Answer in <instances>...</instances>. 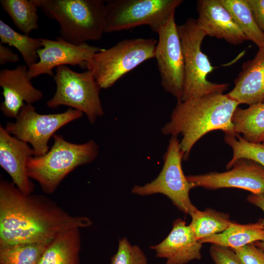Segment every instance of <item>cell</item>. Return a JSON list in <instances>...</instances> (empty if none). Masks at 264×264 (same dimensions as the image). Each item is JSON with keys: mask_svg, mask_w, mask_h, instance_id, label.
Masks as SVG:
<instances>
[{"mask_svg": "<svg viewBox=\"0 0 264 264\" xmlns=\"http://www.w3.org/2000/svg\"><path fill=\"white\" fill-rule=\"evenodd\" d=\"M28 73V67L26 65L0 70V86L4 100L0 109L6 117L16 118L24 102L32 104L43 97L42 92L32 85Z\"/></svg>", "mask_w": 264, "mask_h": 264, "instance_id": "obj_14", "label": "cell"}, {"mask_svg": "<svg viewBox=\"0 0 264 264\" xmlns=\"http://www.w3.org/2000/svg\"><path fill=\"white\" fill-rule=\"evenodd\" d=\"M201 247L189 225L178 219L167 237L150 248L155 252L156 257L166 259V264H186L201 259Z\"/></svg>", "mask_w": 264, "mask_h": 264, "instance_id": "obj_17", "label": "cell"}, {"mask_svg": "<svg viewBox=\"0 0 264 264\" xmlns=\"http://www.w3.org/2000/svg\"><path fill=\"white\" fill-rule=\"evenodd\" d=\"M80 228L68 229L47 245L38 264H79Z\"/></svg>", "mask_w": 264, "mask_h": 264, "instance_id": "obj_19", "label": "cell"}, {"mask_svg": "<svg viewBox=\"0 0 264 264\" xmlns=\"http://www.w3.org/2000/svg\"><path fill=\"white\" fill-rule=\"evenodd\" d=\"M234 83L227 94L239 104L264 103V47L259 48L252 59L242 64Z\"/></svg>", "mask_w": 264, "mask_h": 264, "instance_id": "obj_18", "label": "cell"}, {"mask_svg": "<svg viewBox=\"0 0 264 264\" xmlns=\"http://www.w3.org/2000/svg\"><path fill=\"white\" fill-rule=\"evenodd\" d=\"M197 11V24L207 36L223 39L233 45H239L247 41L220 0H199Z\"/></svg>", "mask_w": 264, "mask_h": 264, "instance_id": "obj_16", "label": "cell"}, {"mask_svg": "<svg viewBox=\"0 0 264 264\" xmlns=\"http://www.w3.org/2000/svg\"><path fill=\"white\" fill-rule=\"evenodd\" d=\"M246 200L250 203L260 208L264 213V196L251 194L247 197ZM260 220L264 226V218Z\"/></svg>", "mask_w": 264, "mask_h": 264, "instance_id": "obj_33", "label": "cell"}, {"mask_svg": "<svg viewBox=\"0 0 264 264\" xmlns=\"http://www.w3.org/2000/svg\"><path fill=\"white\" fill-rule=\"evenodd\" d=\"M224 139L233 151L232 157L226 166L227 169L241 158L254 160L264 166V147L261 143L249 142L237 133L225 134Z\"/></svg>", "mask_w": 264, "mask_h": 264, "instance_id": "obj_27", "label": "cell"}, {"mask_svg": "<svg viewBox=\"0 0 264 264\" xmlns=\"http://www.w3.org/2000/svg\"><path fill=\"white\" fill-rule=\"evenodd\" d=\"M191 216L189 226L198 241L224 231L232 222L228 214L209 208L197 209Z\"/></svg>", "mask_w": 264, "mask_h": 264, "instance_id": "obj_23", "label": "cell"}, {"mask_svg": "<svg viewBox=\"0 0 264 264\" xmlns=\"http://www.w3.org/2000/svg\"><path fill=\"white\" fill-rule=\"evenodd\" d=\"M209 251L214 264H243L231 248L212 244Z\"/></svg>", "mask_w": 264, "mask_h": 264, "instance_id": "obj_29", "label": "cell"}, {"mask_svg": "<svg viewBox=\"0 0 264 264\" xmlns=\"http://www.w3.org/2000/svg\"><path fill=\"white\" fill-rule=\"evenodd\" d=\"M83 115L82 112L70 108L62 113L40 114L32 104H25L16 121L7 122L5 129L11 135L30 143L34 156H41L49 151L48 142L57 131Z\"/></svg>", "mask_w": 264, "mask_h": 264, "instance_id": "obj_10", "label": "cell"}, {"mask_svg": "<svg viewBox=\"0 0 264 264\" xmlns=\"http://www.w3.org/2000/svg\"><path fill=\"white\" fill-rule=\"evenodd\" d=\"M240 104L226 94L213 93L186 100H177L170 120L161 129L164 135L181 134L179 147L187 160L195 144L206 133L221 130L236 133L232 121Z\"/></svg>", "mask_w": 264, "mask_h": 264, "instance_id": "obj_2", "label": "cell"}, {"mask_svg": "<svg viewBox=\"0 0 264 264\" xmlns=\"http://www.w3.org/2000/svg\"><path fill=\"white\" fill-rule=\"evenodd\" d=\"M110 264H148V261L138 246L132 245L123 238L119 241L117 251L111 257Z\"/></svg>", "mask_w": 264, "mask_h": 264, "instance_id": "obj_28", "label": "cell"}, {"mask_svg": "<svg viewBox=\"0 0 264 264\" xmlns=\"http://www.w3.org/2000/svg\"><path fill=\"white\" fill-rule=\"evenodd\" d=\"M175 12L157 32L154 58L165 91L180 100L184 83V61L182 45L175 22Z\"/></svg>", "mask_w": 264, "mask_h": 264, "instance_id": "obj_11", "label": "cell"}, {"mask_svg": "<svg viewBox=\"0 0 264 264\" xmlns=\"http://www.w3.org/2000/svg\"><path fill=\"white\" fill-rule=\"evenodd\" d=\"M53 137L54 144L50 150L43 155L30 157L27 163L29 177L37 181L48 194L54 192L75 168L95 160L99 151L98 145L93 140L75 144L61 135L55 134Z\"/></svg>", "mask_w": 264, "mask_h": 264, "instance_id": "obj_4", "label": "cell"}, {"mask_svg": "<svg viewBox=\"0 0 264 264\" xmlns=\"http://www.w3.org/2000/svg\"><path fill=\"white\" fill-rule=\"evenodd\" d=\"M247 40L258 48L264 47V33L258 26L247 0H220Z\"/></svg>", "mask_w": 264, "mask_h": 264, "instance_id": "obj_22", "label": "cell"}, {"mask_svg": "<svg viewBox=\"0 0 264 264\" xmlns=\"http://www.w3.org/2000/svg\"><path fill=\"white\" fill-rule=\"evenodd\" d=\"M233 250L243 264H264V251L254 243Z\"/></svg>", "mask_w": 264, "mask_h": 264, "instance_id": "obj_30", "label": "cell"}, {"mask_svg": "<svg viewBox=\"0 0 264 264\" xmlns=\"http://www.w3.org/2000/svg\"><path fill=\"white\" fill-rule=\"evenodd\" d=\"M19 61L18 55L14 52L7 46L0 44V64L3 65L10 62L14 63Z\"/></svg>", "mask_w": 264, "mask_h": 264, "instance_id": "obj_32", "label": "cell"}, {"mask_svg": "<svg viewBox=\"0 0 264 264\" xmlns=\"http://www.w3.org/2000/svg\"><path fill=\"white\" fill-rule=\"evenodd\" d=\"M105 33L148 25L157 33L182 0H107Z\"/></svg>", "mask_w": 264, "mask_h": 264, "instance_id": "obj_8", "label": "cell"}, {"mask_svg": "<svg viewBox=\"0 0 264 264\" xmlns=\"http://www.w3.org/2000/svg\"><path fill=\"white\" fill-rule=\"evenodd\" d=\"M49 243L0 245V264H38Z\"/></svg>", "mask_w": 264, "mask_h": 264, "instance_id": "obj_26", "label": "cell"}, {"mask_svg": "<svg viewBox=\"0 0 264 264\" xmlns=\"http://www.w3.org/2000/svg\"><path fill=\"white\" fill-rule=\"evenodd\" d=\"M3 10L17 29L28 35L38 29V6L35 0H0Z\"/></svg>", "mask_w": 264, "mask_h": 264, "instance_id": "obj_24", "label": "cell"}, {"mask_svg": "<svg viewBox=\"0 0 264 264\" xmlns=\"http://www.w3.org/2000/svg\"><path fill=\"white\" fill-rule=\"evenodd\" d=\"M194 187L210 190L236 188L264 196V166L246 158L237 160L229 170L187 176Z\"/></svg>", "mask_w": 264, "mask_h": 264, "instance_id": "obj_12", "label": "cell"}, {"mask_svg": "<svg viewBox=\"0 0 264 264\" xmlns=\"http://www.w3.org/2000/svg\"><path fill=\"white\" fill-rule=\"evenodd\" d=\"M254 244L260 248L264 251V241H257L254 242Z\"/></svg>", "mask_w": 264, "mask_h": 264, "instance_id": "obj_34", "label": "cell"}, {"mask_svg": "<svg viewBox=\"0 0 264 264\" xmlns=\"http://www.w3.org/2000/svg\"><path fill=\"white\" fill-rule=\"evenodd\" d=\"M43 47L37 51L38 61L28 67L30 79L40 75L54 76L52 70L61 66H79L86 67L87 63L94 53L103 48L84 43L75 44L65 41L60 37L55 40L42 38Z\"/></svg>", "mask_w": 264, "mask_h": 264, "instance_id": "obj_13", "label": "cell"}, {"mask_svg": "<svg viewBox=\"0 0 264 264\" xmlns=\"http://www.w3.org/2000/svg\"><path fill=\"white\" fill-rule=\"evenodd\" d=\"M41 195L24 194L13 182L0 181V245L49 243L62 232L91 225Z\"/></svg>", "mask_w": 264, "mask_h": 264, "instance_id": "obj_1", "label": "cell"}, {"mask_svg": "<svg viewBox=\"0 0 264 264\" xmlns=\"http://www.w3.org/2000/svg\"><path fill=\"white\" fill-rule=\"evenodd\" d=\"M232 121L236 133L242 134L243 138L249 142L261 143L264 139V103L246 109L238 107Z\"/></svg>", "mask_w": 264, "mask_h": 264, "instance_id": "obj_21", "label": "cell"}, {"mask_svg": "<svg viewBox=\"0 0 264 264\" xmlns=\"http://www.w3.org/2000/svg\"><path fill=\"white\" fill-rule=\"evenodd\" d=\"M184 61V83L181 101L213 93H222L229 86L208 81V75L214 69L208 58L201 50L206 33L198 26L196 20L188 19L177 25Z\"/></svg>", "mask_w": 264, "mask_h": 264, "instance_id": "obj_6", "label": "cell"}, {"mask_svg": "<svg viewBox=\"0 0 264 264\" xmlns=\"http://www.w3.org/2000/svg\"><path fill=\"white\" fill-rule=\"evenodd\" d=\"M0 44H8L16 48L28 67L38 61L37 51L43 47L42 38H34L21 34L0 20Z\"/></svg>", "mask_w": 264, "mask_h": 264, "instance_id": "obj_25", "label": "cell"}, {"mask_svg": "<svg viewBox=\"0 0 264 264\" xmlns=\"http://www.w3.org/2000/svg\"><path fill=\"white\" fill-rule=\"evenodd\" d=\"M157 42L144 38L121 41L93 54L86 68L101 88H108L142 63L154 58Z\"/></svg>", "mask_w": 264, "mask_h": 264, "instance_id": "obj_5", "label": "cell"}, {"mask_svg": "<svg viewBox=\"0 0 264 264\" xmlns=\"http://www.w3.org/2000/svg\"><path fill=\"white\" fill-rule=\"evenodd\" d=\"M261 144L264 147V139L263 140V141L261 143Z\"/></svg>", "mask_w": 264, "mask_h": 264, "instance_id": "obj_35", "label": "cell"}, {"mask_svg": "<svg viewBox=\"0 0 264 264\" xmlns=\"http://www.w3.org/2000/svg\"><path fill=\"white\" fill-rule=\"evenodd\" d=\"M33 156V150L27 143L9 134L0 125V166L24 194H32L34 191V184L27 172V161Z\"/></svg>", "mask_w": 264, "mask_h": 264, "instance_id": "obj_15", "label": "cell"}, {"mask_svg": "<svg viewBox=\"0 0 264 264\" xmlns=\"http://www.w3.org/2000/svg\"><path fill=\"white\" fill-rule=\"evenodd\" d=\"M264 241V226L260 220L256 223L242 224L232 222L224 231L199 241L201 243H209L238 249L257 241Z\"/></svg>", "mask_w": 264, "mask_h": 264, "instance_id": "obj_20", "label": "cell"}, {"mask_svg": "<svg viewBox=\"0 0 264 264\" xmlns=\"http://www.w3.org/2000/svg\"><path fill=\"white\" fill-rule=\"evenodd\" d=\"M247 1L258 26L264 33V0H247Z\"/></svg>", "mask_w": 264, "mask_h": 264, "instance_id": "obj_31", "label": "cell"}, {"mask_svg": "<svg viewBox=\"0 0 264 264\" xmlns=\"http://www.w3.org/2000/svg\"><path fill=\"white\" fill-rule=\"evenodd\" d=\"M53 78L56 88L46 102L49 108L68 106L85 113L91 124L104 115L99 95L101 88L89 70L78 72L61 66L56 67Z\"/></svg>", "mask_w": 264, "mask_h": 264, "instance_id": "obj_7", "label": "cell"}, {"mask_svg": "<svg viewBox=\"0 0 264 264\" xmlns=\"http://www.w3.org/2000/svg\"><path fill=\"white\" fill-rule=\"evenodd\" d=\"M179 143L177 136H171L158 176L144 185H135L132 192L140 196L163 194L180 211L191 216L197 209L189 197V192L194 187L184 174L183 155Z\"/></svg>", "mask_w": 264, "mask_h": 264, "instance_id": "obj_9", "label": "cell"}, {"mask_svg": "<svg viewBox=\"0 0 264 264\" xmlns=\"http://www.w3.org/2000/svg\"><path fill=\"white\" fill-rule=\"evenodd\" d=\"M49 18L60 25V37L80 44L99 41L105 33L106 5L102 0H35Z\"/></svg>", "mask_w": 264, "mask_h": 264, "instance_id": "obj_3", "label": "cell"}]
</instances>
